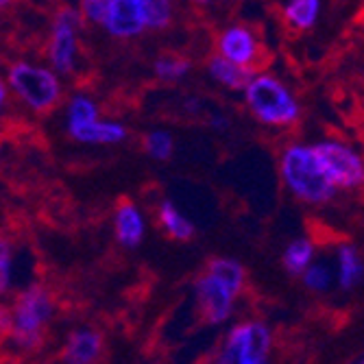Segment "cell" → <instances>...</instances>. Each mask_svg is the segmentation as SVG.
I'll return each instance as SVG.
<instances>
[{"mask_svg": "<svg viewBox=\"0 0 364 364\" xmlns=\"http://www.w3.org/2000/svg\"><path fill=\"white\" fill-rule=\"evenodd\" d=\"M144 7V22L146 26H166L171 20V5L164 3V0H142Z\"/></svg>", "mask_w": 364, "mask_h": 364, "instance_id": "19", "label": "cell"}, {"mask_svg": "<svg viewBox=\"0 0 364 364\" xmlns=\"http://www.w3.org/2000/svg\"><path fill=\"white\" fill-rule=\"evenodd\" d=\"M208 275L212 279H216L218 284H223L231 296H234L236 292H240L242 282H245V269L234 259H220V257L212 259L210 267H208Z\"/></svg>", "mask_w": 364, "mask_h": 364, "instance_id": "14", "label": "cell"}, {"mask_svg": "<svg viewBox=\"0 0 364 364\" xmlns=\"http://www.w3.org/2000/svg\"><path fill=\"white\" fill-rule=\"evenodd\" d=\"M77 26H79V18L75 11H63L57 18L55 36L50 44V59L59 73H68L73 68V59L77 50V40H75Z\"/></svg>", "mask_w": 364, "mask_h": 364, "instance_id": "8", "label": "cell"}, {"mask_svg": "<svg viewBox=\"0 0 364 364\" xmlns=\"http://www.w3.org/2000/svg\"><path fill=\"white\" fill-rule=\"evenodd\" d=\"M247 101L251 112L271 124H288L299 114L294 98L288 90L271 77H259L249 83L247 87Z\"/></svg>", "mask_w": 364, "mask_h": 364, "instance_id": "2", "label": "cell"}, {"mask_svg": "<svg viewBox=\"0 0 364 364\" xmlns=\"http://www.w3.org/2000/svg\"><path fill=\"white\" fill-rule=\"evenodd\" d=\"M284 179L290 190L304 201L321 203L334 194V186L327 179L321 161L312 149L292 146L284 155Z\"/></svg>", "mask_w": 364, "mask_h": 364, "instance_id": "1", "label": "cell"}, {"mask_svg": "<svg viewBox=\"0 0 364 364\" xmlns=\"http://www.w3.org/2000/svg\"><path fill=\"white\" fill-rule=\"evenodd\" d=\"M5 5H7V3H0V9H3V7H5Z\"/></svg>", "mask_w": 364, "mask_h": 364, "instance_id": "29", "label": "cell"}, {"mask_svg": "<svg viewBox=\"0 0 364 364\" xmlns=\"http://www.w3.org/2000/svg\"><path fill=\"white\" fill-rule=\"evenodd\" d=\"M9 277H11V253L7 242L0 238V292L9 288Z\"/></svg>", "mask_w": 364, "mask_h": 364, "instance_id": "24", "label": "cell"}, {"mask_svg": "<svg viewBox=\"0 0 364 364\" xmlns=\"http://www.w3.org/2000/svg\"><path fill=\"white\" fill-rule=\"evenodd\" d=\"M50 312H53L50 299L42 288H28L26 292H22L18 299L14 329H11V336L18 341V345L22 347L38 345L40 327L50 316Z\"/></svg>", "mask_w": 364, "mask_h": 364, "instance_id": "5", "label": "cell"}, {"mask_svg": "<svg viewBox=\"0 0 364 364\" xmlns=\"http://www.w3.org/2000/svg\"><path fill=\"white\" fill-rule=\"evenodd\" d=\"M220 50L225 55V61L240 65V68L249 73H255L259 68V61H257L259 46L253 38V33L245 26L229 28L220 38Z\"/></svg>", "mask_w": 364, "mask_h": 364, "instance_id": "7", "label": "cell"}, {"mask_svg": "<svg viewBox=\"0 0 364 364\" xmlns=\"http://www.w3.org/2000/svg\"><path fill=\"white\" fill-rule=\"evenodd\" d=\"M196 292H198V304H201V310L210 323H223L229 316L231 299H234V296L229 294V290L223 284L205 275L198 279Z\"/></svg>", "mask_w": 364, "mask_h": 364, "instance_id": "10", "label": "cell"}, {"mask_svg": "<svg viewBox=\"0 0 364 364\" xmlns=\"http://www.w3.org/2000/svg\"><path fill=\"white\" fill-rule=\"evenodd\" d=\"M3 101H5V87L0 83V105H3Z\"/></svg>", "mask_w": 364, "mask_h": 364, "instance_id": "28", "label": "cell"}, {"mask_svg": "<svg viewBox=\"0 0 364 364\" xmlns=\"http://www.w3.org/2000/svg\"><path fill=\"white\" fill-rule=\"evenodd\" d=\"M14 329V318L7 312V308H0V334H11Z\"/></svg>", "mask_w": 364, "mask_h": 364, "instance_id": "27", "label": "cell"}, {"mask_svg": "<svg viewBox=\"0 0 364 364\" xmlns=\"http://www.w3.org/2000/svg\"><path fill=\"white\" fill-rule=\"evenodd\" d=\"M159 218H161V225L166 227V231H168L173 238H177V240H190L194 236L192 223L183 214H179V210L173 203L166 201V203L161 205Z\"/></svg>", "mask_w": 364, "mask_h": 364, "instance_id": "16", "label": "cell"}, {"mask_svg": "<svg viewBox=\"0 0 364 364\" xmlns=\"http://www.w3.org/2000/svg\"><path fill=\"white\" fill-rule=\"evenodd\" d=\"M190 68V63L183 61V59H177V57H168V59H159L155 63V70L161 79H177V77H183Z\"/></svg>", "mask_w": 364, "mask_h": 364, "instance_id": "21", "label": "cell"}, {"mask_svg": "<svg viewBox=\"0 0 364 364\" xmlns=\"http://www.w3.org/2000/svg\"><path fill=\"white\" fill-rule=\"evenodd\" d=\"M312 257V245L308 240H294L288 251H286V269L290 273H301L306 267H308V262Z\"/></svg>", "mask_w": 364, "mask_h": 364, "instance_id": "18", "label": "cell"}, {"mask_svg": "<svg viewBox=\"0 0 364 364\" xmlns=\"http://www.w3.org/2000/svg\"><path fill=\"white\" fill-rule=\"evenodd\" d=\"M210 73L216 81H220L223 85L227 87H234V90H240V87H249L251 83V77L253 73L240 68V65H234L225 59H212L210 63Z\"/></svg>", "mask_w": 364, "mask_h": 364, "instance_id": "15", "label": "cell"}, {"mask_svg": "<svg viewBox=\"0 0 364 364\" xmlns=\"http://www.w3.org/2000/svg\"><path fill=\"white\" fill-rule=\"evenodd\" d=\"M9 81L14 90L38 112L50 109L59 98V83L44 68H33L28 63H16L9 73Z\"/></svg>", "mask_w": 364, "mask_h": 364, "instance_id": "4", "label": "cell"}, {"mask_svg": "<svg viewBox=\"0 0 364 364\" xmlns=\"http://www.w3.org/2000/svg\"><path fill=\"white\" fill-rule=\"evenodd\" d=\"M103 24L118 38L136 36L146 26L142 0H114L109 3V11Z\"/></svg>", "mask_w": 364, "mask_h": 364, "instance_id": "9", "label": "cell"}, {"mask_svg": "<svg viewBox=\"0 0 364 364\" xmlns=\"http://www.w3.org/2000/svg\"><path fill=\"white\" fill-rule=\"evenodd\" d=\"M362 364H364V360H362Z\"/></svg>", "mask_w": 364, "mask_h": 364, "instance_id": "30", "label": "cell"}, {"mask_svg": "<svg viewBox=\"0 0 364 364\" xmlns=\"http://www.w3.org/2000/svg\"><path fill=\"white\" fill-rule=\"evenodd\" d=\"M96 118V107L92 105V101L87 98H77L70 105V124H85V122H94Z\"/></svg>", "mask_w": 364, "mask_h": 364, "instance_id": "23", "label": "cell"}, {"mask_svg": "<svg viewBox=\"0 0 364 364\" xmlns=\"http://www.w3.org/2000/svg\"><path fill=\"white\" fill-rule=\"evenodd\" d=\"M109 11V3L107 0H87V3H83V14L85 18L94 20V22H105V16Z\"/></svg>", "mask_w": 364, "mask_h": 364, "instance_id": "25", "label": "cell"}, {"mask_svg": "<svg viewBox=\"0 0 364 364\" xmlns=\"http://www.w3.org/2000/svg\"><path fill=\"white\" fill-rule=\"evenodd\" d=\"M360 275V262L355 257V251L351 247L341 249V284L349 288Z\"/></svg>", "mask_w": 364, "mask_h": 364, "instance_id": "20", "label": "cell"}, {"mask_svg": "<svg viewBox=\"0 0 364 364\" xmlns=\"http://www.w3.org/2000/svg\"><path fill=\"white\" fill-rule=\"evenodd\" d=\"M70 134L81 142H96V144H107V142H120L127 134L120 124H103V122H85V124H70Z\"/></svg>", "mask_w": 364, "mask_h": 364, "instance_id": "13", "label": "cell"}, {"mask_svg": "<svg viewBox=\"0 0 364 364\" xmlns=\"http://www.w3.org/2000/svg\"><path fill=\"white\" fill-rule=\"evenodd\" d=\"M116 231H118V238L122 245H127V247L140 245L142 234H144V225H142V218H140L136 205H131V201H122L118 205Z\"/></svg>", "mask_w": 364, "mask_h": 364, "instance_id": "11", "label": "cell"}, {"mask_svg": "<svg viewBox=\"0 0 364 364\" xmlns=\"http://www.w3.org/2000/svg\"><path fill=\"white\" fill-rule=\"evenodd\" d=\"M329 282V273L325 267H312L308 273H306V284L310 288H316V290H323Z\"/></svg>", "mask_w": 364, "mask_h": 364, "instance_id": "26", "label": "cell"}, {"mask_svg": "<svg viewBox=\"0 0 364 364\" xmlns=\"http://www.w3.org/2000/svg\"><path fill=\"white\" fill-rule=\"evenodd\" d=\"M312 151L332 186L353 188L364 181V166L353 151L341 144H318Z\"/></svg>", "mask_w": 364, "mask_h": 364, "instance_id": "6", "label": "cell"}, {"mask_svg": "<svg viewBox=\"0 0 364 364\" xmlns=\"http://www.w3.org/2000/svg\"><path fill=\"white\" fill-rule=\"evenodd\" d=\"M318 3L316 0H294L286 7V18L296 26V28H310L316 20Z\"/></svg>", "mask_w": 364, "mask_h": 364, "instance_id": "17", "label": "cell"}, {"mask_svg": "<svg viewBox=\"0 0 364 364\" xmlns=\"http://www.w3.org/2000/svg\"><path fill=\"white\" fill-rule=\"evenodd\" d=\"M271 334L262 323H240L231 329L216 364H267Z\"/></svg>", "mask_w": 364, "mask_h": 364, "instance_id": "3", "label": "cell"}, {"mask_svg": "<svg viewBox=\"0 0 364 364\" xmlns=\"http://www.w3.org/2000/svg\"><path fill=\"white\" fill-rule=\"evenodd\" d=\"M146 151L157 159H166L173 153V138L168 134H161V131L151 134L146 138Z\"/></svg>", "mask_w": 364, "mask_h": 364, "instance_id": "22", "label": "cell"}, {"mask_svg": "<svg viewBox=\"0 0 364 364\" xmlns=\"http://www.w3.org/2000/svg\"><path fill=\"white\" fill-rule=\"evenodd\" d=\"M101 353V336L94 332H75L65 347V362L68 364H90Z\"/></svg>", "mask_w": 364, "mask_h": 364, "instance_id": "12", "label": "cell"}]
</instances>
